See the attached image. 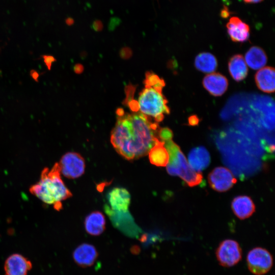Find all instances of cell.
Returning <instances> with one entry per match:
<instances>
[{"label":"cell","mask_w":275,"mask_h":275,"mask_svg":"<svg viewBox=\"0 0 275 275\" xmlns=\"http://www.w3.org/2000/svg\"><path fill=\"white\" fill-rule=\"evenodd\" d=\"M117 120L112 130L111 143L116 151L128 160L138 159L147 155L159 140L160 129L157 122L139 112L125 113L117 111Z\"/></svg>","instance_id":"1"},{"label":"cell","mask_w":275,"mask_h":275,"mask_svg":"<svg viewBox=\"0 0 275 275\" xmlns=\"http://www.w3.org/2000/svg\"><path fill=\"white\" fill-rule=\"evenodd\" d=\"M145 84V88L136 101L138 112L148 118H153L155 122H160L165 115L170 113L168 101L162 92L165 82L157 75L148 72Z\"/></svg>","instance_id":"2"},{"label":"cell","mask_w":275,"mask_h":275,"mask_svg":"<svg viewBox=\"0 0 275 275\" xmlns=\"http://www.w3.org/2000/svg\"><path fill=\"white\" fill-rule=\"evenodd\" d=\"M30 191L44 203L53 205L56 210L61 209V201L72 197L61 178L58 162L51 169H43L39 181L30 187Z\"/></svg>","instance_id":"3"},{"label":"cell","mask_w":275,"mask_h":275,"mask_svg":"<svg viewBox=\"0 0 275 275\" xmlns=\"http://www.w3.org/2000/svg\"><path fill=\"white\" fill-rule=\"evenodd\" d=\"M167 171L172 176H179L190 187L199 184L203 178L201 174L197 173L188 164L180 149L175 156L169 158Z\"/></svg>","instance_id":"4"},{"label":"cell","mask_w":275,"mask_h":275,"mask_svg":"<svg viewBox=\"0 0 275 275\" xmlns=\"http://www.w3.org/2000/svg\"><path fill=\"white\" fill-rule=\"evenodd\" d=\"M246 263L252 273L256 275H263L271 269L273 258L268 251L261 247H256L248 253Z\"/></svg>","instance_id":"5"},{"label":"cell","mask_w":275,"mask_h":275,"mask_svg":"<svg viewBox=\"0 0 275 275\" xmlns=\"http://www.w3.org/2000/svg\"><path fill=\"white\" fill-rule=\"evenodd\" d=\"M215 254L221 265L230 267L236 265L241 260L242 250L236 241L226 239L219 243Z\"/></svg>","instance_id":"6"},{"label":"cell","mask_w":275,"mask_h":275,"mask_svg":"<svg viewBox=\"0 0 275 275\" xmlns=\"http://www.w3.org/2000/svg\"><path fill=\"white\" fill-rule=\"evenodd\" d=\"M58 163L61 173L67 178H78L85 172V160L82 156L77 153H66L63 155Z\"/></svg>","instance_id":"7"},{"label":"cell","mask_w":275,"mask_h":275,"mask_svg":"<svg viewBox=\"0 0 275 275\" xmlns=\"http://www.w3.org/2000/svg\"><path fill=\"white\" fill-rule=\"evenodd\" d=\"M105 210L114 225L125 234L131 237L139 236L140 229L135 224L128 211H115L106 205L105 206Z\"/></svg>","instance_id":"8"},{"label":"cell","mask_w":275,"mask_h":275,"mask_svg":"<svg viewBox=\"0 0 275 275\" xmlns=\"http://www.w3.org/2000/svg\"><path fill=\"white\" fill-rule=\"evenodd\" d=\"M208 180L210 187L218 192L228 190L236 182L231 172L223 167L214 168L209 174Z\"/></svg>","instance_id":"9"},{"label":"cell","mask_w":275,"mask_h":275,"mask_svg":"<svg viewBox=\"0 0 275 275\" xmlns=\"http://www.w3.org/2000/svg\"><path fill=\"white\" fill-rule=\"evenodd\" d=\"M227 33L231 39L235 42H244L250 37L249 25L239 17H231L226 24Z\"/></svg>","instance_id":"10"},{"label":"cell","mask_w":275,"mask_h":275,"mask_svg":"<svg viewBox=\"0 0 275 275\" xmlns=\"http://www.w3.org/2000/svg\"><path fill=\"white\" fill-rule=\"evenodd\" d=\"M107 199L109 207L118 212L128 211L130 203V195L128 191L123 187H114L108 194Z\"/></svg>","instance_id":"11"},{"label":"cell","mask_w":275,"mask_h":275,"mask_svg":"<svg viewBox=\"0 0 275 275\" xmlns=\"http://www.w3.org/2000/svg\"><path fill=\"white\" fill-rule=\"evenodd\" d=\"M32 266L31 262L26 258L15 254L7 258L4 269L6 275H26Z\"/></svg>","instance_id":"12"},{"label":"cell","mask_w":275,"mask_h":275,"mask_svg":"<svg viewBox=\"0 0 275 275\" xmlns=\"http://www.w3.org/2000/svg\"><path fill=\"white\" fill-rule=\"evenodd\" d=\"M203 85L210 94L214 96H219L226 91L228 81L226 77L222 74L212 73L204 77Z\"/></svg>","instance_id":"13"},{"label":"cell","mask_w":275,"mask_h":275,"mask_svg":"<svg viewBox=\"0 0 275 275\" xmlns=\"http://www.w3.org/2000/svg\"><path fill=\"white\" fill-rule=\"evenodd\" d=\"M98 256L96 248L88 243H82L74 250L73 257L75 263L82 267L92 266Z\"/></svg>","instance_id":"14"},{"label":"cell","mask_w":275,"mask_h":275,"mask_svg":"<svg viewBox=\"0 0 275 275\" xmlns=\"http://www.w3.org/2000/svg\"><path fill=\"white\" fill-rule=\"evenodd\" d=\"M231 208L234 214L241 219L249 218L255 210L253 201L247 196H239L234 198L232 201Z\"/></svg>","instance_id":"15"},{"label":"cell","mask_w":275,"mask_h":275,"mask_svg":"<svg viewBox=\"0 0 275 275\" xmlns=\"http://www.w3.org/2000/svg\"><path fill=\"white\" fill-rule=\"evenodd\" d=\"M188 158L189 166L197 172L204 170L208 167L210 162L209 153L203 146L192 149L188 154Z\"/></svg>","instance_id":"16"},{"label":"cell","mask_w":275,"mask_h":275,"mask_svg":"<svg viewBox=\"0 0 275 275\" xmlns=\"http://www.w3.org/2000/svg\"><path fill=\"white\" fill-rule=\"evenodd\" d=\"M274 69L265 67L260 69L255 74V82L258 88L267 93H273L275 89Z\"/></svg>","instance_id":"17"},{"label":"cell","mask_w":275,"mask_h":275,"mask_svg":"<svg viewBox=\"0 0 275 275\" xmlns=\"http://www.w3.org/2000/svg\"><path fill=\"white\" fill-rule=\"evenodd\" d=\"M85 228L87 232L91 235L98 236L101 234L105 228L104 216L100 211L91 212L85 218Z\"/></svg>","instance_id":"18"},{"label":"cell","mask_w":275,"mask_h":275,"mask_svg":"<svg viewBox=\"0 0 275 275\" xmlns=\"http://www.w3.org/2000/svg\"><path fill=\"white\" fill-rule=\"evenodd\" d=\"M228 68L230 75L237 81L242 80L248 75V67L241 54H236L231 58L228 63Z\"/></svg>","instance_id":"19"},{"label":"cell","mask_w":275,"mask_h":275,"mask_svg":"<svg viewBox=\"0 0 275 275\" xmlns=\"http://www.w3.org/2000/svg\"><path fill=\"white\" fill-rule=\"evenodd\" d=\"M150 162L156 166H167L169 160V155L164 146V143L158 140L150 149L149 153Z\"/></svg>","instance_id":"20"},{"label":"cell","mask_w":275,"mask_h":275,"mask_svg":"<svg viewBox=\"0 0 275 275\" xmlns=\"http://www.w3.org/2000/svg\"><path fill=\"white\" fill-rule=\"evenodd\" d=\"M244 60L250 68L257 70L265 66L267 59L265 51L261 48L253 46L246 52Z\"/></svg>","instance_id":"21"},{"label":"cell","mask_w":275,"mask_h":275,"mask_svg":"<svg viewBox=\"0 0 275 275\" xmlns=\"http://www.w3.org/2000/svg\"><path fill=\"white\" fill-rule=\"evenodd\" d=\"M195 66L199 71L204 73L214 71L217 66L216 58L209 52H202L195 58Z\"/></svg>","instance_id":"22"},{"label":"cell","mask_w":275,"mask_h":275,"mask_svg":"<svg viewBox=\"0 0 275 275\" xmlns=\"http://www.w3.org/2000/svg\"><path fill=\"white\" fill-rule=\"evenodd\" d=\"M173 135L172 131L168 128H160L158 132L159 139L163 142L172 140Z\"/></svg>","instance_id":"23"},{"label":"cell","mask_w":275,"mask_h":275,"mask_svg":"<svg viewBox=\"0 0 275 275\" xmlns=\"http://www.w3.org/2000/svg\"><path fill=\"white\" fill-rule=\"evenodd\" d=\"M121 21L120 18L117 17H113L111 18L108 24V29L109 31L114 30L117 26L119 25Z\"/></svg>","instance_id":"24"},{"label":"cell","mask_w":275,"mask_h":275,"mask_svg":"<svg viewBox=\"0 0 275 275\" xmlns=\"http://www.w3.org/2000/svg\"><path fill=\"white\" fill-rule=\"evenodd\" d=\"M91 26L95 31L99 32L103 29V24L100 20L96 19L93 21Z\"/></svg>","instance_id":"25"},{"label":"cell","mask_w":275,"mask_h":275,"mask_svg":"<svg viewBox=\"0 0 275 275\" xmlns=\"http://www.w3.org/2000/svg\"><path fill=\"white\" fill-rule=\"evenodd\" d=\"M230 15V12L228 9L224 7V8L221 10V16L224 18H227Z\"/></svg>","instance_id":"26"},{"label":"cell","mask_w":275,"mask_h":275,"mask_svg":"<svg viewBox=\"0 0 275 275\" xmlns=\"http://www.w3.org/2000/svg\"><path fill=\"white\" fill-rule=\"evenodd\" d=\"M45 58L44 59V61L46 64L48 66V68L50 67L51 63L52 61H53L54 60V59L50 56H45Z\"/></svg>","instance_id":"27"},{"label":"cell","mask_w":275,"mask_h":275,"mask_svg":"<svg viewBox=\"0 0 275 275\" xmlns=\"http://www.w3.org/2000/svg\"><path fill=\"white\" fill-rule=\"evenodd\" d=\"M189 124L191 125H195L198 123V119L195 116H192L189 118Z\"/></svg>","instance_id":"28"},{"label":"cell","mask_w":275,"mask_h":275,"mask_svg":"<svg viewBox=\"0 0 275 275\" xmlns=\"http://www.w3.org/2000/svg\"><path fill=\"white\" fill-rule=\"evenodd\" d=\"M83 66L80 64H76L74 67V71L77 73H80L83 71Z\"/></svg>","instance_id":"29"},{"label":"cell","mask_w":275,"mask_h":275,"mask_svg":"<svg viewBox=\"0 0 275 275\" xmlns=\"http://www.w3.org/2000/svg\"><path fill=\"white\" fill-rule=\"evenodd\" d=\"M246 4H256L259 3L263 1L264 0H243Z\"/></svg>","instance_id":"30"}]
</instances>
